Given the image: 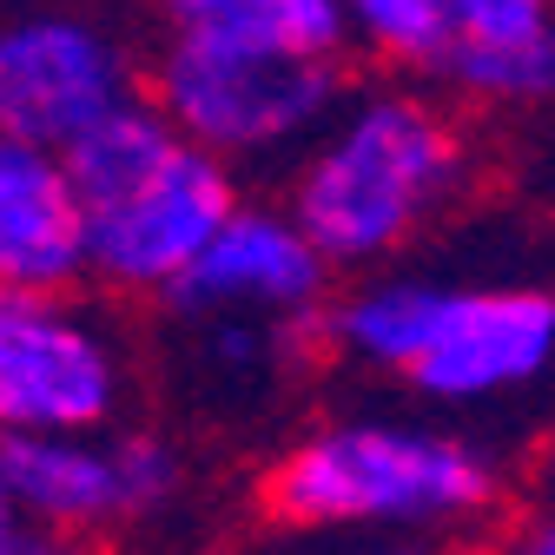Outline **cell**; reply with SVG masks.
I'll use <instances>...</instances> for the list:
<instances>
[{
  "mask_svg": "<svg viewBox=\"0 0 555 555\" xmlns=\"http://www.w3.org/2000/svg\"><path fill=\"white\" fill-rule=\"evenodd\" d=\"M0 555H74V542L53 535V529H40V522H21V529L0 535Z\"/></svg>",
  "mask_w": 555,
  "mask_h": 555,
  "instance_id": "cell-16",
  "label": "cell"
},
{
  "mask_svg": "<svg viewBox=\"0 0 555 555\" xmlns=\"http://www.w3.org/2000/svg\"><path fill=\"white\" fill-rule=\"evenodd\" d=\"M437 74L469 106H542L555 87V40H450Z\"/></svg>",
  "mask_w": 555,
  "mask_h": 555,
  "instance_id": "cell-12",
  "label": "cell"
},
{
  "mask_svg": "<svg viewBox=\"0 0 555 555\" xmlns=\"http://www.w3.org/2000/svg\"><path fill=\"white\" fill-rule=\"evenodd\" d=\"M344 47H358L403 74H437L450 53V8L443 0H337Z\"/></svg>",
  "mask_w": 555,
  "mask_h": 555,
  "instance_id": "cell-13",
  "label": "cell"
},
{
  "mask_svg": "<svg viewBox=\"0 0 555 555\" xmlns=\"http://www.w3.org/2000/svg\"><path fill=\"white\" fill-rule=\"evenodd\" d=\"M490 490V456L424 424H324L271 469V509L324 529H437Z\"/></svg>",
  "mask_w": 555,
  "mask_h": 555,
  "instance_id": "cell-3",
  "label": "cell"
},
{
  "mask_svg": "<svg viewBox=\"0 0 555 555\" xmlns=\"http://www.w3.org/2000/svg\"><path fill=\"white\" fill-rule=\"evenodd\" d=\"M516 555H555V529L548 522H529L522 542H516Z\"/></svg>",
  "mask_w": 555,
  "mask_h": 555,
  "instance_id": "cell-17",
  "label": "cell"
},
{
  "mask_svg": "<svg viewBox=\"0 0 555 555\" xmlns=\"http://www.w3.org/2000/svg\"><path fill=\"white\" fill-rule=\"evenodd\" d=\"M331 298V264L298 232L285 205H251L238 198L219 219V232L192 251V264L166 285V305L179 318L205 311H245L271 324H305Z\"/></svg>",
  "mask_w": 555,
  "mask_h": 555,
  "instance_id": "cell-9",
  "label": "cell"
},
{
  "mask_svg": "<svg viewBox=\"0 0 555 555\" xmlns=\"http://www.w3.org/2000/svg\"><path fill=\"white\" fill-rule=\"evenodd\" d=\"M21 522H27V516L14 509V496H8V482H0V535H8V529H21Z\"/></svg>",
  "mask_w": 555,
  "mask_h": 555,
  "instance_id": "cell-18",
  "label": "cell"
},
{
  "mask_svg": "<svg viewBox=\"0 0 555 555\" xmlns=\"http://www.w3.org/2000/svg\"><path fill=\"white\" fill-rule=\"evenodd\" d=\"M139 93L132 47L93 14H14L0 21V132L27 146H66L100 113Z\"/></svg>",
  "mask_w": 555,
  "mask_h": 555,
  "instance_id": "cell-6",
  "label": "cell"
},
{
  "mask_svg": "<svg viewBox=\"0 0 555 555\" xmlns=\"http://www.w3.org/2000/svg\"><path fill=\"white\" fill-rule=\"evenodd\" d=\"M450 40H555L548 0H443Z\"/></svg>",
  "mask_w": 555,
  "mask_h": 555,
  "instance_id": "cell-15",
  "label": "cell"
},
{
  "mask_svg": "<svg viewBox=\"0 0 555 555\" xmlns=\"http://www.w3.org/2000/svg\"><path fill=\"white\" fill-rule=\"evenodd\" d=\"M377 555H416V548H377Z\"/></svg>",
  "mask_w": 555,
  "mask_h": 555,
  "instance_id": "cell-19",
  "label": "cell"
},
{
  "mask_svg": "<svg viewBox=\"0 0 555 555\" xmlns=\"http://www.w3.org/2000/svg\"><path fill=\"white\" fill-rule=\"evenodd\" d=\"M469 179V139L456 113L416 87H371L331 106L292 153L285 212L331 271L397 258Z\"/></svg>",
  "mask_w": 555,
  "mask_h": 555,
  "instance_id": "cell-1",
  "label": "cell"
},
{
  "mask_svg": "<svg viewBox=\"0 0 555 555\" xmlns=\"http://www.w3.org/2000/svg\"><path fill=\"white\" fill-rule=\"evenodd\" d=\"M555 358V305L535 285H443L430 292L424 337L403 384L437 403H490L535 384Z\"/></svg>",
  "mask_w": 555,
  "mask_h": 555,
  "instance_id": "cell-8",
  "label": "cell"
},
{
  "mask_svg": "<svg viewBox=\"0 0 555 555\" xmlns=\"http://www.w3.org/2000/svg\"><path fill=\"white\" fill-rule=\"evenodd\" d=\"M87 278L80 205L53 146L0 132V285L74 292Z\"/></svg>",
  "mask_w": 555,
  "mask_h": 555,
  "instance_id": "cell-10",
  "label": "cell"
},
{
  "mask_svg": "<svg viewBox=\"0 0 555 555\" xmlns=\"http://www.w3.org/2000/svg\"><path fill=\"white\" fill-rule=\"evenodd\" d=\"M146 100L232 172L285 166L344 100V60L166 34L146 66Z\"/></svg>",
  "mask_w": 555,
  "mask_h": 555,
  "instance_id": "cell-4",
  "label": "cell"
},
{
  "mask_svg": "<svg viewBox=\"0 0 555 555\" xmlns=\"http://www.w3.org/2000/svg\"><path fill=\"white\" fill-rule=\"evenodd\" d=\"M166 34L192 40H232V47H264V53H311V60H344V21L337 0H159Z\"/></svg>",
  "mask_w": 555,
  "mask_h": 555,
  "instance_id": "cell-11",
  "label": "cell"
},
{
  "mask_svg": "<svg viewBox=\"0 0 555 555\" xmlns=\"http://www.w3.org/2000/svg\"><path fill=\"white\" fill-rule=\"evenodd\" d=\"M0 482L27 522L74 535L126 516H153L179 490V456L166 437H100V430H40L0 437Z\"/></svg>",
  "mask_w": 555,
  "mask_h": 555,
  "instance_id": "cell-7",
  "label": "cell"
},
{
  "mask_svg": "<svg viewBox=\"0 0 555 555\" xmlns=\"http://www.w3.org/2000/svg\"><path fill=\"white\" fill-rule=\"evenodd\" d=\"M60 166L80 205L87 278L113 292H166L238 205V172L192 146L146 93L66 139Z\"/></svg>",
  "mask_w": 555,
  "mask_h": 555,
  "instance_id": "cell-2",
  "label": "cell"
},
{
  "mask_svg": "<svg viewBox=\"0 0 555 555\" xmlns=\"http://www.w3.org/2000/svg\"><path fill=\"white\" fill-rule=\"evenodd\" d=\"M126 403V358L66 292L0 285V437L106 430Z\"/></svg>",
  "mask_w": 555,
  "mask_h": 555,
  "instance_id": "cell-5",
  "label": "cell"
},
{
  "mask_svg": "<svg viewBox=\"0 0 555 555\" xmlns=\"http://www.w3.org/2000/svg\"><path fill=\"white\" fill-rule=\"evenodd\" d=\"M185 324H198V358H205V371L238 377V384H258L278 358H285V331H292V324L245 318V311H205V318H185Z\"/></svg>",
  "mask_w": 555,
  "mask_h": 555,
  "instance_id": "cell-14",
  "label": "cell"
}]
</instances>
